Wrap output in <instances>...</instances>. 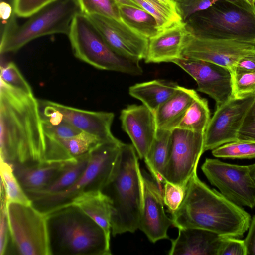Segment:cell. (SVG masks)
Instances as JSON below:
<instances>
[{"instance_id": "1", "label": "cell", "mask_w": 255, "mask_h": 255, "mask_svg": "<svg viewBox=\"0 0 255 255\" xmlns=\"http://www.w3.org/2000/svg\"><path fill=\"white\" fill-rule=\"evenodd\" d=\"M44 151L38 99L0 79V160L12 164L42 163Z\"/></svg>"}, {"instance_id": "2", "label": "cell", "mask_w": 255, "mask_h": 255, "mask_svg": "<svg viewBox=\"0 0 255 255\" xmlns=\"http://www.w3.org/2000/svg\"><path fill=\"white\" fill-rule=\"evenodd\" d=\"M171 215L172 225L178 229L199 228L238 238L244 236L251 220L241 206L201 181L197 172L186 185L181 205Z\"/></svg>"}, {"instance_id": "3", "label": "cell", "mask_w": 255, "mask_h": 255, "mask_svg": "<svg viewBox=\"0 0 255 255\" xmlns=\"http://www.w3.org/2000/svg\"><path fill=\"white\" fill-rule=\"evenodd\" d=\"M138 158L132 144L122 143L112 175L102 190L111 201L114 236L139 229L143 182Z\"/></svg>"}, {"instance_id": "4", "label": "cell", "mask_w": 255, "mask_h": 255, "mask_svg": "<svg viewBox=\"0 0 255 255\" xmlns=\"http://www.w3.org/2000/svg\"><path fill=\"white\" fill-rule=\"evenodd\" d=\"M51 255H110V238L79 208L66 206L46 214Z\"/></svg>"}, {"instance_id": "5", "label": "cell", "mask_w": 255, "mask_h": 255, "mask_svg": "<svg viewBox=\"0 0 255 255\" xmlns=\"http://www.w3.org/2000/svg\"><path fill=\"white\" fill-rule=\"evenodd\" d=\"M184 22L192 34L200 38L255 44V10L228 0L216 2Z\"/></svg>"}, {"instance_id": "6", "label": "cell", "mask_w": 255, "mask_h": 255, "mask_svg": "<svg viewBox=\"0 0 255 255\" xmlns=\"http://www.w3.org/2000/svg\"><path fill=\"white\" fill-rule=\"evenodd\" d=\"M122 142L101 143L89 152V159L84 171L69 188L54 194L30 199L32 205L48 214L71 204L81 194L91 191L102 190L114 170Z\"/></svg>"}, {"instance_id": "7", "label": "cell", "mask_w": 255, "mask_h": 255, "mask_svg": "<svg viewBox=\"0 0 255 255\" xmlns=\"http://www.w3.org/2000/svg\"><path fill=\"white\" fill-rule=\"evenodd\" d=\"M82 12L78 0H56L21 25L0 32V53H14L31 41L54 34L68 35L74 17Z\"/></svg>"}, {"instance_id": "8", "label": "cell", "mask_w": 255, "mask_h": 255, "mask_svg": "<svg viewBox=\"0 0 255 255\" xmlns=\"http://www.w3.org/2000/svg\"><path fill=\"white\" fill-rule=\"evenodd\" d=\"M68 36L74 56L96 68L133 76L143 73L139 62L115 53L88 17L82 12L73 19Z\"/></svg>"}, {"instance_id": "9", "label": "cell", "mask_w": 255, "mask_h": 255, "mask_svg": "<svg viewBox=\"0 0 255 255\" xmlns=\"http://www.w3.org/2000/svg\"><path fill=\"white\" fill-rule=\"evenodd\" d=\"M9 254L52 255L47 217L33 205L6 204Z\"/></svg>"}, {"instance_id": "10", "label": "cell", "mask_w": 255, "mask_h": 255, "mask_svg": "<svg viewBox=\"0 0 255 255\" xmlns=\"http://www.w3.org/2000/svg\"><path fill=\"white\" fill-rule=\"evenodd\" d=\"M201 169L210 183L229 200L241 207H255V184L248 166L206 158Z\"/></svg>"}, {"instance_id": "11", "label": "cell", "mask_w": 255, "mask_h": 255, "mask_svg": "<svg viewBox=\"0 0 255 255\" xmlns=\"http://www.w3.org/2000/svg\"><path fill=\"white\" fill-rule=\"evenodd\" d=\"M204 133L180 128L172 131L169 155L163 178L165 181L186 186L197 172L199 159L204 152Z\"/></svg>"}, {"instance_id": "12", "label": "cell", "mask_w": 255, "mask_h": 255, "mask_svg": "<svg viewBox=\"0 0 255 255\" xmlns=\"http://www.w3.org/2000/svg\"><path fill=\"white\" fill-rule=\"evenodd\" d=\"M255 101V94L232 97L219 107L211 118L204 133V152L238 140L239 130Z\"/></svg>"}, {"instance_id": "13", "label": "cell", "mask_w": 255, "mask_h": 255, "mask_svg": "<svg viewBox=\"0 0 255 255\" xmlns=\"http://www.w3.org/2000/svg\"><path fill=\"white\" fill-rule=\"evenodd\" d=\"M255 51V44L203 38L189 32L184 44L182 58L210 62L232 71L241 58Z\"/></svg>"}, {"instance_id": "14", "label": "cell", "mask_w": 255, "mask_h": 255, "mask_svg": "<svg viewBox=\"0 0 255 255\" xmlns=\"http://www.w3.org/2000/svg\"><path fill=\"white\" fill-rule=\"evenodd\" d=\"M108 46L126 59L139 62L146 57L149 39L122 21L99 15H86Z\"/></svg>"}, {"instance_id": "15", "label": "cell", "mask_w": 255, "mask_h": 255, "mask_svg": "<svg viewBox=\"0 0 255 255\" xmlns=\"http://www.w3.org/2000/svg\"><path fill=\"white\" fill-rule=\"evenodd\" d=\"M172 63L195 80L197 91L213 99L216 107L233 97L232 73L229 69L208 62L183 57Z\"/></svg>"}, {"instance_id": "16", "label": "cell", "mask_w": 255, "mask_h": 255, "mask_svg": "<svg viewBox=\"0 0 255 255\" xmlns=\"http://www.w3.org/2000/svg\"><path fill=\"white\" fill-rule=\"evenodd\" d=\"M142 174L143 199L139 229L152 243L169 239L167 231L172 220L165 214L162 191L151 176L145 171Z\"/></svg>"}, {"instance_id": "17", "label": "cell", "mask_w": 255, "mask_h": 255, "mask_svg": "<svg viewBox=\"0 0 255 255\" xmlns=\"http://www.w3.org/2000/svg\"><path fill=\"white\" fill-rule=\"evenodd\" d=\"M120 119L139 158L145 162L157 131L154 114L143 104H132L121 111Z\"/></svg>"}, {"instance_id": "18", "label": "cell", "mask_w": 255, "mask_h": 255, "mask_svg": "<svg viewBox=\"0 0 255 255\" xmlns=\"http://www.w3.org/2000/svg\"><path fill=\"white\" fill-rule=\"evenodd\" d=\"M51 102L63 120L82 131L95 136L103 142L119 140L111 132L113 113L87 111Z\"/></svg>"}, {"instance_id": "19", "label": "cell", "mask_w": 255, "mask_h": 255, "mask_svg": "<svg viewBox=\"0 0 255 255\" xmlns=\"http://www.w3.org/2000/svg\"><path fill=\"white\" fill-rule=\"evenodd\" d=\"M44 162H67L89 153L104 143L94 135L82 132L71 137H55L44 135Z\"/></svg>"}, {"instance_id": "20", "label": "cell", "mask_w": 255, "mask_h": 255, "mask_svg": "<svg viewBox=\"0 0 255 255\" xmlns=\"http://www.w3.org/2000/svg\"><path fill=\"white\" fill-rule=\"evenodd\" d=\"M189 33L185 22L176 24L158 32L149 39L145 62H172L182 58L183 48Z\"/></svg>"}, {"instance_id": "21", "label": "cell", "mask_w": 255, "mask_h": 255, "mask_svg": "<svg viewBox=\"0 0 255 255\" xmlns=\"http://www.w3.org/2000/svg\"><path fill=\"white\" fill-rule=\"evenodd\" d=\"M222 237L213 232L195 228H179L172 239L169 255H218Z\"/></svg>"}, {"instance_id": "22", "label": "cell", "mask_w": 255, "mask_h": 255, "mask_svg": "<svg viewBox=\"0 0 255 255\" xmlns=\"http://www.w3.org/2000/svg\"><path fill=\"white\" fill-rule=\"evenodd\" d=\"M68 162L11 164L20 184L27 192L39 191L48 186Z\"/></svg>"}, {"instance_id": "23", "label": "cell", "mask_w": 255, "mask_h": 255, "mask_svg": "<svg viewBox=\"0 0 255 255\" xmlns=\"http://www.w3.org/2000/svg\"><path fill=\"white\" fill-rule=\"evenodd\" d=\"M198 96L194 90L179 86L177 91L154 113L157 129L172 131L177 128L190 105Z\"/></svg>"}, {"instance_id": "24", "label": "cell", "mask_w": 255, "mask_h": 255, "mask_svg": "<svg viewBox=\"0 0 255 255\" xmlns=\"http://www.w3.org/2000/svg\"><path fill=\"white\" fill-rule=\"evenodd\" d=\"M77 206L101 226L110 238L112 208L111 200L102 190L85 192L71 204Z\"/></svg>"}, {"instance_id": "25", "label": "cell", "mask_w": 255, "mask_h": 255, "mask_svg": "<svg viewBox=\"0 0 255 255\" xmlns=\"http://www.w3.org/2000/svg\"><path fill=\"white\" fill-rule=\"evenodd\" d=\"M179 87L176 82L156 79L136 83L129 88L128 92L154 114L177 91Z\"/></svg>"}, {"instance_id": "26", "label": "cell", "mask_w": 255, "mask_h": 255, "mask_svg": "<svg viewBox=\"0 0 255 255\" xmlns=\"http://www.w3.org/2000/svg\"><path fill=\"white\" fill-rule=\"evenodd\" d=\"M172 131L157 129L155 139L145 162L151 176L161 191L164 170L171 147Z\"/></svg>"}, {"instance_id": "27", "label": "cell", "mask_w": 255, "mask_h": 255, "mask_svg": "<svg viewBox=\"0 0 255 255\" xmlns=\"http://www.w3.org/2000/svg\"><path fill=\"white\" fill-rule=\"evenodd\" d=\"M89 159V152L69 162L48 186L42 190L26 192L30 199L64 191L72 186L86 169Z\"/></svg>"}, {"instance_id": "28", "label": "cell", "mask_w": 255, "mask_h": 255, "mask_svg": "<svg viewBox=\"0 0 255 255\" xmlns=\"http://www.w3.org/2000/svg\"><path fill=\"white\" fill-rule=\"evenodd\" d=\"M156 20L159 32L176 24L184 22L177 1L165 0H132Z\"/></svg>"}, {"instance_id": "29", "label": "cell", "mask_w": 255, "mask_h": 255, "mask_svg": "<svg viewBox=\"0 0 255 255\" xmlns=\"http://www.w3.org/2000/svg\"><path fill=\"white\" fill-rule=\"evenodd\" d=\"M121 20L133 30L150 39L158 32L155 19L143 9L125 4H118Z\"/></svg>"}, {"instance_id": "30", "label": "cell", "mask_w": 255, "mask_h": 255, "mask_svg": "<svg viewBox=\"0 0 255 255\" xmlns=\"http://www.w3.org/2000/svg\"><path fill=\"white\" fill-rule=\"evenodd\" d=\"M1 195L6 204L11 202L32 204V202L16 177L11 163L0 160Z\"/></svg>"}, {"instance_id": "31", "label": "cell", "mask_w": 255, "mask_h": 255, "mask_svg": "<svg viewBox=\"0 0 255 255\" xmlns=\"http://www.w3.org/2000/svg\"><path fill=\"white\" fill-rule=\"evenodd\" d=\"M210 119L208 101L199 96L190 105L177 128L204 133Z\"/></svg>"}, {"instance_id": "32", "label": "cell", "mask_w": 255, "mask_h": 255, "mask_svg": "<svg viewBox=\"0 0 255 255\" xmlns=\"http://www.w3.org/2000/svg\"><path fill=\"white\" fill-rule=\"evenodd\" d=\"M212 155L219 158L252 159L255 158V142L238 140L224 144L212 150Z\"/></svg>"}, {"instance_id": "33", "label": "cell", "mask_w": 255, "mask_h": 255, "mask_svg": "<svg viewBox=\"0 0 255 255\" xmlns=\"http://www.w3.org/2000/svg\"><path fill=\"white\" fill-rule=\"evenodd\" d=\"M82 13L99 15L122 21L118 4L114 0H78Z\"/></svg>"}, {"instance_id": "34", "label": "cell", "mask_w": 255, "mask_h": 255, "mask_svg": "<svg viewBox=\"0 0 255 255\" xmlns=\"http://www.w3.org/2000/svg\"><path fill=\"white\" fill-rule=\"evenodd\" d=\"M221 0H177L178 7L185 22L190 16L200 11L206 9ZM234 2L241 6L255 10L245 0H225Z\"/></svg>"}, {"instance_id": "35", "label": "cell", "mask_w": 255, "mask_h": 255, "mask_svg": "<svg viewBox=\"0 0 255 255\" xmlns=\"http://www.w3.org/2000/svg\"><path fill=\"white\" fill-rule=\"evenodd\" d=\"M233 97L242 98L255 91V72L234 69L232 71Z\"/></svg>"}, {"instance_id": "36", "label": "cell", "mask_w": 255, "mask_h": 255, "mask_svg": "<svg viewBox=\"0 0 255 255\" xmlns=\"http://www.w3.org/2000/svg\"><path fill=\"white\" fill-rule=\"evenodd\" d=\"M0 79L7 84L27 94H33L32 89L13 62L0 66Z\"/></svg>"}, {"instance_id": "37", "label": "cell", "mask_w": 255, "mask_h": 255, "mask_svg": "<svg viewBox=\"0 0 255 255\" xmlns=\"http://www.w3.org/2000/svg\"><path fill=\"white\" fill-rule=\"evenodd\" d=\"M162 191L164 204L171 214L179 208L183 201L186 186L174 184L166 181Z\"/></svg>"}, {"instance_id": "38", "label": "cell", "mask_w": 255, "mask_h": 255, "mask_svg": "<svg viewBox=\"0 0 255 255\" xmlns=\"http://www.w3.org/2000/svg\"><path fill=\"white\" fill-rule=\"evenodd\" d=\"M56 0H15L14 12L17 17H29Z\"/></svg>"}, {"instance_id": "39", "label": "cell", "mask_w": 255, "mask_h": 255, "mask_svg": "<svg viewBox=\"0 0 255 255\" xmlns=\"http://www.w3.org/2000/svg\"><path fill=\"white\" fill-rule=\"evenodd\" d=\"M42 124L44 135L52 137H71L83 132L64 120L57 125H52L42 122Z\"/></svg>"}, {"instance_id": "40", "label": "cell", "mask_w": 255, "mask_h": 255, "mask_svg": "<svg viewBox=\"0 0 255 255\" xmlns=\"http://www.w3.org/2000/svg\"><path fill=\"white\" fill-rule=\"evenodd\" d=\"M10 236L7 214L6 204L1 196L0 218V255L9 254Z\"/></svg>"}, {"instance_id": "41", "label": "cell", "mask_w": 255, "mask_h": 255, "mask_svg": "<svg viewBox=\"0 0 255 255\" xmlns=\"http://www.w3.org/2000/svg\"><path fill=\"white\" fill-rule=\"evenodd\" d=\"M218 255H247L244 240L224 237Z\"/></svg>"}, {"instance_id": "42", "label": "cell", "mask_w": 255, "mask_h": 255, "mask_svg": "<svg viewBox=\"0 0 255 255\" xmlns=\"http://www.w3.org/2000/svg\"><path fill=\"white\" fill-rule=\"evenodd\" d=\"M238 139L255 142V101L249 109L239 130Z\"/></svg>"}, {"instance_id": "43", "label": "cell", "mask_w": 255, "mask_h": 255, "mask_svg": "<svg viewBox=\"0 0 255 255\" xmlns=\"http://www.w3.org/2000/svg\"><path fill=\"white\" fill-rule=\"evenodd\" d=\"M244 242L247 255H255V215L251 220Z\"/></svg>"}, {"instance_id": "44", "label": "cell", "mask_w": 255, "mask_h": 255, "mask_svg": "<svg viewBox=\"0 0 255 255\" xmlns=\"http://www.w3.org/2000/svg\"><path fill=\"white\" fill-rule=\"evenodd\" d=\"M234 69L255 72V51L241 58Z\"/></svg>"}, {"instance_id": "45", "label": "cell", "mask_w": 255, "mask_h": 255, "mask_svg": "<svg viewBox=\"0 0 255 255\" xmlns=\"http://www.w3.org/2000/svg\"><path fill=\"white\" fill-rule=\"evenodd\" d=\"M118 4L129 5L137 7L140 8L132 0H114Z\"/></svg>"}, {"instance_id": "46", "label": "cell", "mask_w": 255, "mask_h": 255, "mask_svg": "<svg viewBox=\"0 0 255 255\" xmlns=\"http://www.w3.org/2000/svg\"><path fill=\"white\" fill-rule=\"evenodd\" d=\"M248 166L249 168L250 175L255 184V163L253 164L248 165Z\"/></svg>"}, {"instance_id": "47", "label": "cell", "mask_w": 255, "mask_h": 255, "mask_svg": "<svg viewBox=\"0 0 255 255\" xmlns=\"http://www.w3.org/2000/svg\"><path fill=\"white\" fill-rule=\"evenodd\" d=\"M0 4H5L10 6L14 9L15 0H0Z\"/></svg>"}, {"instance_id": "48", "label": "cell", "mask_w": 255, "mask_h": 255, "mask_svg": "<svg viewBox=\"0 0 255 255\" xmlns=\"http://www.w3.org/2000/svg\"><path fill=\"white\" fill-rule=\"evenodd\" d=\"M248 2L254 9H255V0H245Z\"/></svg>"}, {"instance_id": "49", "label": "cell", "mask_w": 255, "mask_h": 255, "mask_svg": "<svg viewBox=\"0 0 255 255\" xmlns=\"http://www.w3.org/2000/svg\"><path fill=\"white\" fill-rule=\"evenodd\" d=\"M165 0L173 1H177V0Z\"/></svg>"}, {"instance_id": "50", "label": "cell", "mask_w": 255, "mask_h": 255, "mask_svg": "<svg viewBox=\"0 0 255 255\" xmlns=\"http://www.w3.org/2000/svg\"><path fill=\"white\" fill-rule=\"evenodd\" d=\"M254 94H255V92H254Z\"/></svg>"}]
</instances>
